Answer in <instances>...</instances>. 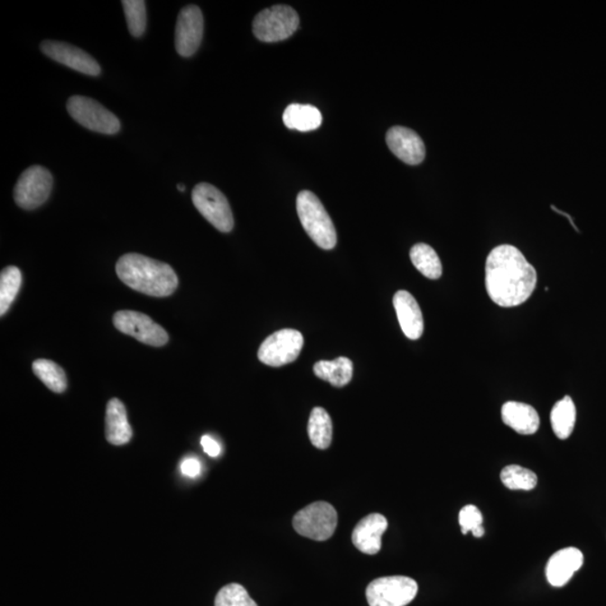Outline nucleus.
Here are the masks:
<instances>
[{"label":"nucleus","mask_w":606,"mask_h":606,"mask_svg":"<svg viewBox=\"0 0 606 606\" xmlns=\"http://www.w3.org/2000/svg\"><path fill=\"white\" fill-rule=\"evenodd\" d=\"M536 272L524 254L512 245L492 249L485 265V286L489 297L502 308L525 303L534 294Z\"/></svg>","instance_id":"nucleus-1"},{"label":"nucleus","mask_w":606,"mask_h":606,"mask_svg":"<svg viewBox=\"0 0 606 606\" xmlns=\"http://www.w3.org/2000/svg\"><path fill=\"white\" fill-rule=\"evenodd\" d=\"M116 272L129 288L152 297H169L179 284L172 267L141 254H126L120 257Z\"/></svg>","instance_id":"nucleus-2"},{"label":"nucleus","mask_w":606,"mask_h":606,"mask_svg":"<svg viewBox=\"0 0 606 606\" xmlns=\"http://www.w3.org/2000/svg\"><path fill=\"white\" fill-rule=\"evenodd\" d=\"M300 221L309 238L322 249H332L337 244L334 223L316 194L303 190L297 197Z\"/></svg>","instance_id":"nucleus-3"},{"label":"nucleus","mask_w":606,"mask_h":606,"mask_svg":"<svg viewBox=\"0 0 606 606\" xmlns=\"http://www.w3.org/2000/svg\"><path fill=\"white\" fill-rule=\"evenodd\" d=\"M300 24L298 13L286 5H276L257 14L253 22V33L266 43L290 38Z\"/></svg>","instance_id":"nucleus-4"},{"label":"nucleus","mask_w":606,"mask_h":606,"mask_svg":"<svg viewBox=\"0 0 606 606\" xmlns=\"http://www.w3.org/2000/svg\"><path fill=\"white\" fill-rule=\"evenodd\" d=\"M339 516L331 504L319 501L310 504L294 516V528L305 538L326 541L335 534Z\"/></svg>","instance_id":"nucleus-5"},{"label":"nucleus","mask_w":606,"mask_h":606,"mask_svg":"<svg viewBox=\"0 0 606 606\" xmlns=\"http://www.w3.org/2000/svg\"><path fill=\"white\" fill-rule=\"evenodd\" d=\"M418 593L417 582L406 576H387L369 583L367 599L369 606H406Z\"/></svg>","instance_id":"nucleus-6"},{"label":"nucleus","mask_w":606,"mask_h":606,"mask_svg":"<svg viewBox=\"0 0 606 606\" xmlns=\"http://www.w3.org/2000/svg\"><path fill=\"white\" fill-rule=\"evenodd\" d=\"M192 201L198 211L223 233L234 228V217L228 198L210 183H199L192 191Z\"/></svg>","instance_id":"nucleus-7"},{"label":"nucleus","mask_w":606,"mask_h":606,"mask_svg":"<svg viewBox=\"0 0 606 606\" xmlns=\"http://www.w3.org/2000/svg\"><path fill=\"white\" fill-rule=\"evenodd\" d=\"M67 109L77 123L90 131L106 135H113L119 132V119L98 101L88 97L73 96L68 100Z\"/></svg>","instance_id":"nucleus-8"},{"label":"nucleus","mask_w":606,"mask_h":606,"mask_svg":"<svg viewBox=\"0 0 606 606\" xmlns=\"http://www.w3.org/2000/svg\"><path fill=\"white\" fill-rule=\"evenodd\" d=\"M52 186L53 178L49 170L40 165L31 166L18 179L14 199L23 210H36L48 200Z\"/></svg>","instance_id":"nucleus-9"},{"label":"nucleus","mask_w":606,"mask_h":606,"mask_svg":"<svg viewBox=\"0 0 606 606\" xmlns=\"http://www.w3.org/2000/svg\"><path fill=\"white\" fill-rule=\"evenodd\" d=\"M303 341L302 332L281 330L263 341L258 350V359L268 367H284L298 359L303 350Z\"/></svg>","instance_id":"nucleus-10"},{"label":"nucleus","mask_w":606,"mask_h":606,"mask_svg":"<svg viewBox=\"0 0 606 606\" xmlns=\"http://www.w3.org/2000/svg\"><path fill=\"white\" fill-rule=\"evenodd\" d=\"M113 322L120 332L146 345L161 347L169 341V335L164 328L145 313L122 310L115 313Z\"/></svg>","instance_id":"nucleus-11"},{"label":"nucleus","mask_w":606,"mask_h":606,"mask_svg":"<svg viewBox=\"0 0 606 606\" xmlns=\"http://www.w3.org/2000/svg\"><path fill=\"white\" fill-rule=\"evenodd\" d=\"M203 15L196 5H189L180 12L175 26V50L184 58L192 57L201 44Z\"/></svg>","instance_id":"nucleus-12"},{"label":"nucleus","mask_w":606,"mask_h":606,"mask_svg":"<svg viewBox=\"0 0 606 606\" xmlns=\"http://www.w3.org/2000/svg\"><path fill=\"white\" fill-rule=\"evenodd\" d=\"M42 52L53 61L88 76H99L101 72L98 62L91 55L76 46L57 41H44L41 44Z\"/></svg>","instance_id":"nucleus-13"},{"label":"nucleus","mask_w":606,"mask_h":606,"mask_svg":"<svg viewBox=\"0 0 606 606\" xmlns=\"http://www.w3.org/2000/svg\"><path fill=\"white\" fill-rule=\"evenodd\" d=\"M387 145L393 154L406 164L417 165L424 160V143L413 129L404 126L388 129Z\"/></svg>","instance_id":"nucleus-14"},{"label":"nucleus","mask_w":606,"mask_h":606,"mask_svg":"<svg viewBox=\"0 0 606 606\" xmlns=\"http://www.w3.org/2000/svg\"><path fill=\"white\" fill-rule=\"evenodd\" d=\"M397 321L404 334L409 340H417L424 334L423 312L414 295L408 291H397L393 298Z\"/></svg>","instance_id":"nucleus-15"},{"label":"nucleus","mask_w":606,"mask_h":606,"mask_svg":"<svg viewBox=\"0 0 606 606\" xmlns=\"http://www.w3.org/2000/svg\"><path fill=\"white\" fill-rule=\"evenodd\" d=\"M584 563V556L580 549L569 547L559 550L550 557L545 566V576L550 585L563 587L567 584Z\"/></svg>","instance_id":"nucleus-16"},{"label":"nucleus","mask_w":606,"mask_h":606,"mask_svg":"<svg viewBox=\"0 0 606 606\" xmlns=\"http://www.w3.org/2000/svg\"><path fill=\"white\" fill-rule=\"evenodd\" d=\"M387 529V517L379 513H372L355 527L351 539L359 552L377 555L382 548V536Z\"/></svg>","instance_id":"nucleus-17"},{"label":"nucleus","mask_w":606,"mask_h":606,"mask_svg":"<svg viewBox=\"0 0 606 606\" xmlns=\"http://www.w3.org/2000/svg\"><path fill=\"white\" fill-rule=\"evenodd\" d=\"M132 437L133 430L123 402L110 400L106 409V438L114 446H123L131 442Z\"/></svg>","instance_id":"nucleus-18"},{"label":"nucleus","mask_w":606,"mask_h":606,"mask_svg":"<svg viewBox=\"0 0 606 606\" xmlns=\"http://www.w3.org/2000/svg\"><path fill=\"white\" fill-rule=\"evenodd\" d=\"M503 423L520 434L538 432L540 418L534 406L521 402L508 401L501 410Z\"/></svg>","instance_id":"nucleus-19"},{"label":"nucleus","mask_w":606,"mask_h":606,"mask_svg":"<svg viewBox=\"0 0 606 606\" xmlns=\"http://www.w3.org/2000/svg\"><path fill=\"white\" fill-rule=\"evenodd\" d=\"M284 123L286 127L295 131H314L322 126V115L314 106L291 104L284 110Z\"/></svg>","instance_id":"nucleus-20"},{"label":"nucleus","mask_w":606,"mask_h":606,"mask_svg":"<svg viewBox=\"0 0 606 606\" xmlns=\"http://www.w3.org/2000/svg\"><path fill=\"white\" fill-rule=\"evenodd\" d=\"M313 372L317 378L330 382L331 386L342 387L347 386L353 378V363L347 358L321 360L314 364Z\"/></svg>","instance_id":"nucleus-21"},{"label":"nucleus","mask_w":606,"mask_h":606,"mask_svg":"<svg viewBox=\"0 0 606 606\" xmlns=\"http://www.w3.org/2000/svg\"><path fill=\"white\" fill-rule=\"evenodd\" d=\"M550 423L554 434L562 441L571 436L576 424V406L571 396H566L556 402L550 414Z\"/></svg>","instance_id":"nucleus-22"},{"label":"nucleus","mask_w":606,"mask_h":606,"mask_svg":"<svg viewBox=\"0 0 606 606\" xmlns=\"http://www.w3.org/2000/svg\"><path fill=\"white\" fill-rule=\"evenodd\" d=\"M411 262L421 275L430 280H437L443 275L441 258L432 247L427 244H415L410 251Z\"/></svg>","instance_id":"nucleus-23"},{"label":"nucleus","mask_w":606,"mask_h":606,"mask_svg":"<svg viewBox=\"0 0 606 606\" xmlns=\"http://www.w3.org/2000/svg\"><path fill=\"white\" fill-rule=\"evenodd\" d=\"M310 442L318 450H327L332 439L331 415L322 408H314L310 415L308 424Z\"/></svg>","instance_id":"nucleus-24"},{"label":"nucleus","mask_w":606,"mask_h":606,"mask_svg":"<svg viewBox=\"0 0 606 606\" xmlns=\"http://www.w3.org/2000/svg\"><path fill=\"white\" fill-rule=\"evenodd\" d=\"M33 371L46 387L55 393L67 390L68 381L63 368L50 359H38L33 363Z\"/></svg>","instance_id":"nucleus-25"},{"label":"nucleus","mask_w":606,"mask_h":606,"mask_svg":"<svg viewBox=\"0 0 606 606\" xmlns=\"http://www.w3.org/2000/svg\"><path fill=\"white\" fill-rule=\"evenodd\" d=\"M22 285V272L16 266H7L0 275V314L4 316L8 312L14 300L20 293Z\"/></svg>","instance_id":"nucleus-26"},{"label":"nucleus","mask_w":606,"mask_h":606,"mask_svg":"<svg viewBox=\"0 0 606 606\" xmlns=\"http://www.w3.org/2000/svg\"><path fill=\"white\" fill-rule=\"evenodd\" d=\"M501 480L504 487L513 491H531L538 484V478L530 470L524 469L519 465H508L501 471Z\"/></svg>","instance_id":"nucleus-27"},{"label":"nucleus","mask_w":606,"mask_h":606,"mask_svg":"<svg viewBox=\"0 0 606 606\" xmlns=\"http://www.w3.org/2000/svg\"><path fill=\"white\" fill-rule=\"evenodd\" d=\"M126 16L129 33L140 38L146 30V4L143 0H124L122 3Z\"/></svg>","instance_id":"nucleus-28"},{"label":"nucleus","mask_w":606,"mask_h":606,"mask_svg":"<svg viewBox=\"0 0 606 606\" xmlns=\"http://www.w3.org/2000/svg\"><path fill=\"white\" fill-rule=\"evenodd\" d=\"M215 606H257V604L244 586L231 583L219 592Z\"/></svg>","instance_id":"nucleus-29"},{"label":"nucleus","mask_w":606,"mask_h":606,"mask_svg":"<svg viewBox=\"0 0 606 606\" xmlns=\"http://www.w3.org/2000/svg\"><path fill=\"white\" fill-rule=\"evenodd\" d=\"M460 525L462 535L471 532L476 538H480L485 534L482 513H480L478 507L471 506V504L461 508L460 512Z\"/></svg>","instance_id":"nucleus-30"},{"label":"nucleus","mask_w":606,"mask_h":606,"mask_svg":"<svg viewBox=\"0 0 606 606\" xmlns=\"http://www.w3.org/2000/svg\"><path fill=\"white\" fill-rule=\"evenodd\" d=\"M182 471L183 475L188 476V478H197V476L201 473V462L198 461L197 458L189 457L182 461Z\"/></svg>","instance_id":"nucleus-31"},{"label":"nucleus","mask_w":606,"mask_h":606,"mask_svg":"<svg viewBox=\"0 0 606 606\" xmlns=\"http://www.w3.org/2000/svg\"><path fill=\"white\" fill-rule=\"evenodd\" d=\"M201 446L203 452L210 457H219L221 454L219 443L216 442L214 438L207 436V434L201 438Z\"/></svg>","instance_id":"nucleus-32"},{"label":"nucleus","mask_w":606,"mask_h":606,"mask_svg":"<svg viewBox=\"0 0 606 606\" xmlns=\"http://www.w3.org/2000/svg\"><path fill=\"white\" fill-rule=\"evenodd\" d=\"M552 208H553V210H554L555 211L557 212V214H561V215H563V216L567 217V219H568V220H569V223L572 224L573 228H575L576 231H580V230H578V228H576L575 223H573V221L571 216H569L568 214H566V212H564V211H561V210H557V208L555 207V206H552Z\"/></svg>","instance_id":"nucleus-33"},{"label":"nucleus","mask_w":606,"mask_h":606,"mask_svg":"<svg viewBox=\"0 0 606 606\" xmlns=\"http://www.w3.org/2000/svg\"><path fill=\"white\" fill-rule=\"evenodd\" d=\"M178 189L180 191H186V187H184L183 184H178Z\"/></svg>","instance_id":"nucleus-34"}]
</instances>
